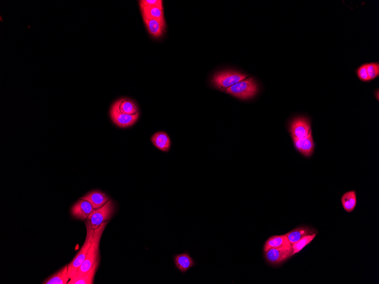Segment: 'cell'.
<instances>
[{
  "label": "cell",
  "mask_w": 379,
  "mask_h": 284,
  "mask_svg": "<svg viewBox=\"0 0 379 284\" xmlns=\"http://www.w3.org/2000/svg\"><path fill=\"white\" fill-rule=\"evenodd\" d=\"M144 23L150 33L154 37H159L163 34L165 24L157 20L143 17Z\"/></svg>",
  "instance_id": "cell-15"
},
{
  "label": "cell",
  "mask_w": 379,
  "mask_h": 284,
  "mask_svg": "<svg viewBox=\"0 0 379 284\" xmlns=\"http://www.w3.org/2000/svg\"><path fill=\"white\" fill-rule=\"evenodd\" d=\"M292 246L289 240L286 235L280 236H274L270 237L266 240L263 251L266 252L270 249H276V248L288 247Z\"/></svg>",
  "instance_id": "cell-13"
},
{
  "label": "cell",
  "mask_w": 379,
  "mask_h": 284,
  "mask_svg": "<svg viewBox=\"0 0 379 284\" xmlns=\"http://www.w3.org/2000/svg\"><path fill=\"white\" fill-rule=\"evenodd\" d=\"M140 5L146 7H159L163 8L162 1L161 0H143L140 1Z\"/></svg>",
  "instance_id": "cell-24"
},
{
  "label": "cell",
  "mask_w": 379,
  "mask_h": 284,
  "mask_svg": "<svg viewBox=\"0 0 379 284\" xmlns=\"http://www.w3.org/2000/svg\"><path fill=\"white\" fill-rule=\"evenodd\" d=\"M313 233H314L313 229L306 227V226H302V227L292 230V231L287 233L286 235L291 245H292V244L299 241V240L304 238V237L313 235Z\"/></svg>",
  "instance_id": "cell-17"
},
{
  "label": "cell",
  "mask_w": 379,
  "mask_h": 284,
  "mask_svg": "<svg viewBox=\"0 0 379 284\" xmlns=\"http://www.w3.org/2000/svg\"><path fill=\"white\" fill-rule=\"evenodd\" d=\"M114 211V204L111 200L108 201L102 207L98 209H95L88 218L92 229H98L104 222L110 220L113 216Z\"/></svg>",
  "instance_id": "cell-4"
},
{
  "label": "cell",
  "mask_w": 379,
  "mask_h": 284,
  "mask_svg": "<svg viewBox=\"0 0 379 284\" xmlns=\"http://www.w3.org/2000/svg\"><path fill=\"white\" fill-rule=\"evenodd\" d=\"M293 252L292 246L270 249L265 252V260L270 264L278 265L282 263L292 257Z\"/></svg>",
  "instance_id": "cell-7"
},
{
  "label": "cell",
  "mask_w": 379,
  "mask_h": 284,
  "mask_svg": "<svg viewBox=\"0 0 379 284\" xmlns=\"http://www.w3.org/2000/svg\"><path fill=\"white\" fill-rule=\"evenodd\" d=\"M342 204L344 210L348 212H352L355 209L356 205V194L355 190H352L342 196Z\"/></svg>",
  "instance_id": "cell-20"
},
{
  "label": "cell",
  "mask_w": 379,
  "mask_h": 284,
  "mask_svg": "<svg viewBox=\"0 0 379 284\" xmlns=\"http://www.w3.org/2000/svg\"><path fill=\"white\" fill-rule=\"evenodd\" d=\"M120 100H117L110 110V117L114 123L121 128L132 126L138 119L139 113L128 115L121 112L120 109Z\"/></svg>",
  "instance_id": "cell-5"
},
{
  "label": "cell",
  "mask_w": 379,
  "mask_h": 284,
  "mask_svg": "<svg viewBox=\"0 0 379 284\" xmlns=\"http://www.w3.org/2000/svg\"><path fill=\"white\" fill-rule=\"evenodd\" d=\"M99 264H96L87 272L78 276H75L70 279L68 284H93L95 280L96 273L99 267Z\"/></svg>",
  "instance_id": "cell-14"
},
{
  "label": "cell",
  "mask_w": 379,
  "mask_h": 284,
  "mask_svg": "<svg viewBox=\"0 0 379 284\" xmlns=\"http://www.w3.org/2000/svg\"><path fill=\"white\" fill-rule=\"evenodd\" d=\"M81 199L89 201L95 209H98L109 200V197L100 190H95L82 197Z\"/></svg>",
  "instance_id": "cell-11"
},
{
  "label": "cell",
  "mask_w": 379,
  "mask_h": 284,
  "mask_svg": "<svg viewBox=\"0 0 379 284\" xmlns=\"http://www.w3.org/2000/svg\"><path fill=\"white\" fill-rule=\"evenodd\" d=\"M291 133L292 138L302 139L312 134L309 120L305 118H296L291 123Z\"/></svg>",
  "instance_id": "cell-8"
},
{
  "label": "cell",
  "mask_w": 379,
  "mask_h": 284,
  "mask_svg": "<svg viewBox=\"0 0 379 284\" xmlns=\"http://www.w3.org/2000/svg\"><path fill=\"white\" fill-rule=\"evenodd\" d=\"M174 261L176 267L182 273H185L195 265V261L188 253L175 255Z\"/></svg>",
  "instance_id": "cell-12"
},
{
  "label": "cell",
  "mask_w": 379,
  "mask_h": 284,
  "mask_svg": "<svg viewBox=\"0 0 379 284\" xmlns=\"http://www.w3.org/2000/svg\"><path fill=\"white\" fill-rule=\"evenodd\" d=\"M94 210L95 208L89 201L81 199L72 207V213L76 218L85 220H88Z\"/></svg>",
  "instance_id": "cell-9"
},
{
  "label": "cell",
  "mask_w": 379,
  "mask_h": 284,
  "mask_svg": "<svg viewBox=\"0 0 379 284\" xmlns=\"http://www.w3.org/2000/svg\"><path fill=\"white\" fill-rule=\"evenodd\" d=\"M367 71L370 80L377 77L379 74V65L378 63H370L366 65Z\"/></svg>",
  "instance_id": "cell-23"
},
{
  "label": "cell",
  "mask_w": 379,
  "mask_h": 284,
  "mask_svg": "<svg viewBox=\"0 0 379 284\" xmlns=\"http://www.w3.org/2000/svg\"><path fill=\"white\" fill-rule=\"evenodd\" d=\"M86 237L84 245L82 246L81 250L76 256L74 259L68 266V277L70 279L74 278L76 274L79 267H80L83 262L85 260L86 256L89 252V250L93 240L94 230L92 228L91 224L88 220L86 223Z\"/></svg>",
  "instance_id": "cell-2"
},
{
  "label": "cell",
  "mask_w": 379,
  "mask_h": 284,
  "mask_svg": "<svg viewBox=\"0 0 379 284\" xmlns=\"http://www.w3.org/2000/svg\"><path fill=\"white\" fill-rule=\"evenodd\" d=\"M153 144L163 152H168L171 147V140L164 132H157L151 138Z\"/></svg>",
  "instance_id": "cell-16"
},
{
  "label": "cell",
  "mask_w": 379,
  "mask_h": 284,
  "mask_svg": "<svg viewBox=\"0 0 379 284\" xmlns=\"http://www.w3.org/2000/svg\"><path fill=\"white\" fill-rule=\"evenodd\" d=\"M247 75L236 71H224L215 75L213 81L220 88H228L246 78Z\"/></svg>",
  "instance_id": "cell-6"
},
{
  "label": "cell",
  "mask_w": 379,
  "mask_h": 284,
  "mask_svg": "<svg viewBox=\"0 0 379 284\" xmlns=\"http://www.w3.org/2000/svg\"><path fill=\"white\" fill-rule=\"evenodd\" d=\"M120 109L122 113L133 115L138 113V108L132 100L127 99H121Z\"/></svg>",
  "instance_id": "cell-21"
},
{
  "label": "cell",
  "mask_w": 379,
  "mask_h": 284,
  "mask_svg": "<svg viewBox=\"0 0 379 284\" xmlns=\"http://www.w3.org/2000/svg\"><path fill=\"white\" fill-rule=\"evenodd\" d=\"M140 8L141 10H142L143 17L157 20L165 23L163 8H159V7H146L143 6H140Z\"/></svg>",
  "instance_id": "cell-19"
},
{
  "label": "cell",
  "mask_w": 379,
  "mask_h": 284,
  "mask_svg": "<svg viewBox=\"0 0 379 284\" xmlns=\"http://www.w3.org/2000/svg\"><path fill=\"white\" fill-rule=\"evenodd\" d=\"M296 148L305 157H310L313 153L314 144L312 135L302 139L293 138Z\"/></svg>",
  "instance_id": "cell-10"
},
{
  "label": "cell",
  "mask_w": 379,
  "mask_h": 284,
  "mask_svg": "<svg viewBox=\"0 0 379 284\" xmlns=\"http://www.w3.org/2000/svg\"><path fill=\"white\" fill-rule=\"evenodd\" d=\"M257 91V85L252 78L245 79L226 90L227 93L241 99L251 98L256 95Z\"/></svg>",
  "instance_id": "cell-3"
},
{
  "label": "cell",
  "mask_w": 379,
  "mask_h": 284,
  "mask_svg": "<svg viewBox=\"0 0 379 284\" xmlns=\"http://www.w3.org/2000/svg\"><path fill=\"white\" fill-rule=\"evenodd\" d=\"M358 75L361 80L367 81L370 80L367 71L366 65L361 66L358 70Z\"/></svg>",
  "instance_id": "cell-25"
},
{
  "label": "cell",
  "mask_w": 379,
  "mask_h": 284,
  "mask_svg": "<svg viewBox=\"0 0 379 284\" xmlns=\"http://www.w3.org/2000/svg\"><path fill=\"white\" fill-rule=\"evenodd\" d=\"M316 236V234L313 233V235L304 237V238L299 240L297 242L292 244V247L293 249V252H292V256H294V255L299 253L300 251L304 249L306 246H307L315 239Z\"/></svg>",
  "instance_id": "cell-22"
},
{
  "label": "cell",
  "mask_w": 379,
  "mask_h": 284,
  "mask_svg": "<svg viewBox=\"0 0 379 284\" xmlns=\"http://www.w3.org/2000/svg\"><path fill=\"white\" fill-rule=\"evenodd\" d=\"M68 266L66 265L56 274L51 276L43 284H67L70 279L68 277Z\"/></svg>",
  "instance_id": "cell-18"
},
{
  "label": "cell",
  "mask_w": 379,
  "mask_h": 284,
  "mask_svg": "<svg viewBox=\"0 0 379 284\" xmlns=\"http://www.w3.org/2000/svg\"><path fill=\"white\" fill-rule=\"evenodd\" d=\"M108 224L104 222L98 229L94 230L91 246L85 260L83 262L75 276L81 275L88 272L96 264L100 263V245L101 237Z\"/></svg>",
  "instance_id": "cell-1"
}]
</instances>
